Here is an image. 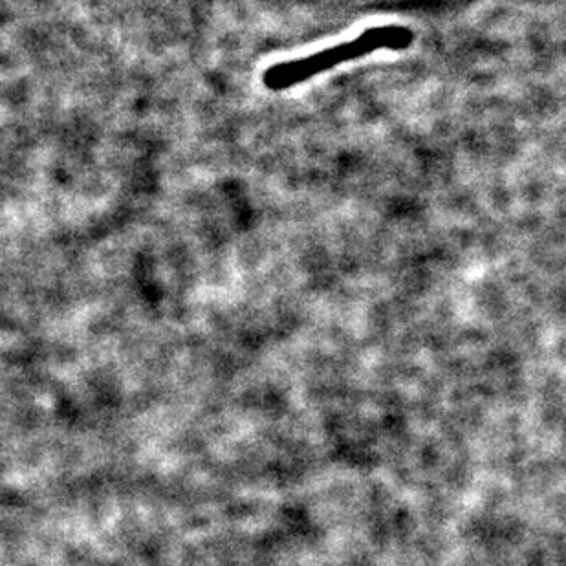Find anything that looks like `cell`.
Segmentation results:
<instances>
[{
  "mask_svg": "<svg viewBox=\"0 0 566 566\" xmlns=\"http://www.w3.org/2000/svg\"><path fill=\"white\" fill-rule=\"evenodd\" d=\"M412 39H415V33L400 24L369 28L347 43L336 44L332 49L321 50L317 54L306 55L301 60L273 64L262 75V83L270 91H286V88L312 80L315 75L323 74L325 70L334 69L337 64L358 60V57L373 54L378 50L400 52V50L409 49Z\"/></svg>",
  "mask_w": 566,
  "mask_h": 566,
  "instance_id": "6da1fadb",
  "label": "cell"
}]
</instances>
